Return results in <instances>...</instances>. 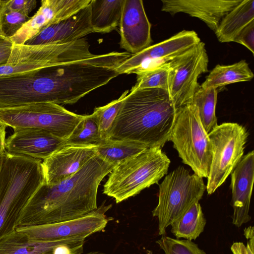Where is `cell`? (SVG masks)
<instances>
[{
	"label": "cell",
	"mask_w": 254,
	"mask_h": 254,
	"mask_svg": "<svg viewBox=\"0 0 254 254\" xmlns=\"http://www.w3.org/2000/svg\"><path fill=\"white\" fill-rule=\"evenodd\" d=\"M42 161L5 150L0 173V239L15 230L22 209L44 182Z\"/></svg>",
	"instance_id": "3957f363"
},
{
	"label": "cell",
	"mask_w": 254,
	"mask_h": 254,
	"mask_svg": "<svg viewBox=\"0 0 254 254\" xmlns=\"http://www.w3.org/2000/svg\"><path fill=\"white\" fill-rule=\"evenodd\" d=\"M124 0H91L90 21L94 33H109L119 26Z\"/></svg>",
	"instance_id": "7402d4cb"
},
{
	"label": "cell",
	"mask_w": 254,
	"mask_h": 254,
	"mask_svg": "<svg viewBox=\"0 0 254 254\" xmlns=\"http://www.w3.org/2000/svg\"><path fill=\"white\" fill-rule=\"evenodd\" d=\"M254 20V0H243L221 20L215 33L222 43L233 42L237 35Z\"/></svg>",
	"instance_id": "44dd1931"
},
{
	"label": "cell",
	"mask_w": 254,
	"mask_h": 254,
	"mask_svg": "<svg viewBox=\"0 0 254 254\" xmlns=\"http://www.w3.org/2000/svg\"><path fill=\"white\" fill-rule=\"evenodd\" d=\"M176 109L166 91L131 89L122 101L108 138L162 148L169 141Z\"/></svg>",
	"instance_id": "7a4b0ae2"
},
{
	"label": "cell",
	"mask_w": 254,
	"mask_h": 254,
	"mask_svg": "<svg viewBox=\"0 0 254 254\" xmlns=\"http://www.w3.org/2000/svg\"><path fill=\"white\" fill-rule=\"evenodd\" d=\"M3 7L13 10L26 15L36 7L37 1L35 0H2Z\"/></svg>",
	"instance_id": "1f68e13d"
},
{
	"label": "cell",
	"mask_w": 254,
	"mask_h": 254,
	"mask_svg": "<svg viewBox=\"0 0 254 254\" xmlns=\"http://www.w3.org/2000/svg\"><path fill=\"white\" fill-rule=\"evenodd\" d=\"M243 0H162L161 10L183 12L202 20L214 33L224 16Z\"/></svg>",
	"instance_id": "d6986e66"
},
{
	"label": "cell",
	"mask_w": 254,
	"mask_h": 254,
	"mask_svg": "<svg viewBox=\"0 0 254 254\" xmlns=\"http://www.w3.org/2000/svg\"><path fill=\"white\" fill-rule=\"evenodd\" d=\"M85 240L39 241L15 230L0 239V254H82Z\"/></svg>",
	"instance_id": "2e32d148"
},
{
	"label": "cell",
	"mask_w": 254,
	"mask_h": 254,
	"mask_svg": "<svg viewBox=\"0 0 254 254\" xmlns=\"http://www.w3.org/2000/svg\"><path fill=\"white\" fill-rule=\"evenodd\" d=\"M30 17L20 12L6 9L2 6L1 3L0 22L3 35L10 38Z\"/></svg>",
	"instance_id": "4dcf8cb0"
},
{
	"label": "cell",
	"mask_w": 254,
	"mask_h": 254,
	"mask_svg": "<svg viewBox=\"0 0 254 254\" xmlns=\"http://www.w3.org/2000/svg\"><path fill=\"white\" fill-rule=\"evenodd\" d=\"M200 42L195 31L183 30L169 39L131 55L117 67V71L120 75L139 74L172 60Z\"/></svg>",
	"instance_id": "7c38bea8"
},
{
	"label": "cell",
	"mask_w": 254,
	"mask_h": 254,
	"mask_svg": "<svg viewBox=\"0 0 254 254\" xmlns=\"http://www.w3.org/2000/svg\"><path fill=\"white\" fill-rule=\"evenodd\" d=\"M5 140V148L11 154L43 160L65 145V139L42 129L19 128Z\"/></svg>",
	"instance_id": "9a60e30c"
},
{
	"label": "cell",
	"mask_w": 254,
	"mask_h": 254,
	"mask_svg": "<svg viewBox=\"0 0 254 254\" xmlns=\"http://www.w3.org/2000/svg\"><path fill=\"white\" fill-rule=\"evenodd\" d=\"M95 56L90 52V44L85 37L65 43L13 44L7 63L0 65V78L30 74Z\"/></svg>",
	"instance_id": "5b68a950"
},
{
	"label": "cell",
	"mask_w": 254,
	"mask_h": 254,
	"mask_svg": "<svg viewBox=\"0 0 254 254\" xmlns=\"http://www.w3.org/2000/svg\"><path fill=\"white\" fill-rule=\"evenodd\" d=\"M254 181V152L242 157L231 173L232 223L237 227L251 219L249 210Z\"/></svg>",
	"instance_id": "ac0fdd59"
},
{
	"label": "cell",
	"mask_w": 254,
	"mask_h": 254,
	"mask_svg": "<svg viewBox=\"0 0 254 254\" xmlns=\"http://www.w3.org/2000/svg\"><path fill=\"white\" fill-rule=\"evenodd\" d=\"M4 153L2 154H0V173L1 172V170L2 164H3V159H4Z\"/></svg>",
	"instance_id": "74e56055"
},
{
	"label": "cell",
	"mask_w": 254,
	"mask_h": 254,
	"mask_svg": "<svg viewBox=\"0 0 254 254\" xmlns=\"http://www.w3.org/2000/svg\"><path fill=\"white\" fill-rule=\"evenodd\" d=\"M95 148L96 155L115 166L140 153L148 147L131 140L107 138Z\"/></svg>",
	"instance_id": "d4e9b609"
},
{
	"label": "cell",
	"mask_w": 254,
	"mask_h": 254,
	"mask_svg": "<svg viewBox=\"0 0 254 254\" xmlns=\"http://www.w3.org/2000/svg\"><path fill=\"white\" fill-rule=\"evenodd\" d=\"M233 42L244 45L254 55V20L237 35Z\"/></svg>",
	"instance_id": "d6a6232c"
},
{
	"label": "cell",
	"mask_w": 254,
	"mask_h": 254,
	"mask_svg": "<svg viewBox=\"0 0 254 254\" xmlns=\"http://www.w3.org/2000/svg\"><path fill=\"white\" fill-rule=\"evenodd\" d=\"M91 0H42L30 18L9 39L13 44H24L45 28L66 19L88 6Z\"/></svg>",
	"instance_id": "4fadbf2b"
},
{
	"label": "cell",
	"mask_w": 254,
	"mask_h": 254,
	"mask_svg": "<svg viewBox=\"0 0 254 254\" xmlns=\"http://www.w3.org/2000/svg\"><path fill=\"white\" fill-rule=\"evenodd\" d=\"M86 254H108L105 253L98 252V251H92L86 253Z\"/></svg>",
	"instance_id": "f35d334b"
},
{
	"label": "cell",
	"mask_w": 254,
	"mask_h": 254,
	"mask_svg": "<svg viewBox=\"0 0 254 254\" xmlns=\"http://www.w3.org/2000/svg\"><path fill=\"white\" fill-rule=\"evenodd\" d=\"M84 116L50 102L0 108V123L6 127L42 129L65 139Z\"/></svg>",
	"instance_id": "ba28073f"
},
{
	"label": "cell",
	"mask_w": 254,
	"mask_h": 254,
	"mask_svg": "<svg viewBox=\"0 0 254 254\" xmlns=\"http://www.w3.org/2000/svg\"><path fill=\"white\" fill-rule=\"evenodd\" d=\"M1 6V0H0V10Z\"/></svg>",
	"instance_id": "60d3db41"
},
{
	"label": "cell",
	"mask_w": 254,
	"mask_h": 254,
	"mask_svg": "<svg viewBox=\"0 0 254 254\" xmlns=\"http://www.w3.org/2000/svg\"><path fill=\"white\" fill-rule=\"evenodd\" d=\"M90 17L89 4L69 18L45 28L24 44L40 45L65 43L84 38L94 33Z\"/></svg>",
	"instance_id": "ffe728a7"
},
{
	"label": "cell",
	"mask_w": 254,
	"mask_h": 254,
	"mask_svg": "<svg viewBox=\"0 0 254 254\" xmlns=\"http://www.w3.org/2000/svg\"><path fill=\"white\" fill-rule=\"evenodd\" d=\"M114 167L96 155L66 179L52 185L44 182L22 209L16 227L70 220L95 210L98 187Z\"/></svg>",
	"instance_id": "6da1fadb"
},
{
	"label": "cell",
	"mask_w": 254,
	"mask_h": 254,
	"mask_svg": "<svg viewBox=\"0 0 254 254\" xmlns=\"http://www.w3.org/2000/svg\"><path fill=\"white\" fill-rule=\"evenodd\" d=\"M168 93L176 109L191 103L200 87L199 75L208 71V57L202 42L168 62Z\"/></svg>",
	"instance_id": "30bf717a"
},
{
	"label": "cell",
	"mask_w": 254,
	"mask_h": 254,
	"mask_svg": "<svg viewBox=\"0 0 254 254\" xmlns=\"http://www.w3.org/2000/svg\"><path fill=\"white\" fill-rule=\"evenodd\" d=\"M2 37H5L3 35V34L2 33V32L1 30V28L0 22V38H2Z\"/></svg>",
	"instance_id": "ab89813d"
},
{
	"label": "cell",
	"mask_w": 254,
	"mask_h": 254,
	"mask_svg": "<svg viewBox=\"0 0 254 254\" xmlns=\"http://www.w3.org/2000/svg\"><path fill=\"white\" fill-rule=\"evenodd\" d=\"M170 67L168 62L137 75L136 82L131 89L160 88L168 92Z\"/></svg>",
	"instance_id": "83f0119b"
},
{
	"label": "cell",
	"mask_w": 254,
	"mask_h": 254,
	"mask_svg": "<svg viewBox=\"0 0 254 254\" xmlns=\"http://www.w3.org/2000/svg\"><path fill=\"white\" fill-rule=\"evenodd\" d=\"M129 91V90H126L119 98L105 106L95 108L93 114L95 118L99 130L103 139L108 138L109 133L121 106L122 101Z\"/></svg>",
	"instance_id": "f1b7e54d"
},
{
	"label": "cell",
	"mask_w": 254,
	"mask_h": 254,
	"mask_svg": "<svg viewBox=\"0 0 254 254\" xmlns=\"http://www.w3.org/2000/svg\"><path fill=\"white\" fill-rule=\"evenodd\" d=\"M206 220L199 201L193 203L171 224V231L180 239L195 240L203 232Z\"/></svg>",
	"instance_id": "cb8c5ba5"
},
{
	"label": "cell",
	"mask_w": 254,
	"mask_h": 254,
	"mask_svg": "<svg viewBox=\"0 0 254 254\" xmlns=\"http://www.w3.org/2000/svg\"><path fill=\"white\" fill-rule=\"evenodd\" d=\"M218 89L200 87L196 91L191 103L196 108L202 126L208 134L217 126L215 109Z\"/></svg>",
	"instance_id": "484cf974"
},
{
	"label": "cell",
	"mask_w": 254,
	"mask_h": 254,
	"mask_svg": "<svg viewBox=\"0 0 254 254\" xmlns=\"http://www.w3.org/2000/svg\"><path fill=\"white\" fill-rule=\"evenodd\" d=\"M244 235L247 239L245 248V254H254V227L250 226L244 230Z\"/></svg>",
	"instance_id": "e575fe53"
},
{
	"label": "cell",
	"mask_w": 254,
	"mask_h": 254,
	"mask_svg": "<svg viewBox=\"0 0 254 254\" xmlns=\"http://www.w3.org/2000/svg\"><path fill=\"white\" fill-rule=\"evenodd\" d=\"M6 127L0 123V154L5 151V144L6 140Z\"/></svg>",
	"instance_id": "d590c367"
},
{
	"label": "cell",
	"mask_w": 254,
	"mask_h": 254,
	"mask_svg": "<svg viewBox=\"0 0 254 254\" xmlns=\"http://www.w3.org/2000/svg\"><path fill=\"white\" fill-rule=\"evenodd\" d=\"M112 204H103L82 217L70 220L32 226L16 227L15 230L39 241H55L75 238L86 239L106 227L110 218L106 212Z\"/></svg>",
	"instance_id": "8fae6325"
},
{
	"label": "cell",
	"mask_w": 254,
	"mask_h": 254,
	"mask_svg": "<svg viewBox=\"0 0 254 254\" xmlns=\"http://www.w3.org/2000/svg\"><path fill=\"white\" fill-rule=\"evenodd\" d=\"M95 147L64 145L42 161L44 182L56 184L72 176L96 155Z\"/></svg>",
	"instance_id": "e0dca14e"
},
{
	"label": "cell",
	"mask_w": 254,
	"mask_h": 254,
	"mask_svg": "<svg viewBox=\"0 0 254 254\" xmlns=\"http://www.w3.org/2000/svg\"><path fill=\"white\" fill-rule=\"evenodd\" d=\"M171 161L159 147H151L115 166L103 186V193L118 203L158 182Z\"/></svg>",
	"instance_id": "277c9868"
},
{
	"label": "cell",
	"mask_w": 254,
	"mask_h": 254,
	"mask_svg": "<svg viewBox=\"0 0 254 254\" xmlns=\"http://www.w3.org/2000/svg\"><path fill=\"white\" fill-rule=\"evenodd\" d=\"M165 254H206L197 244L189 240H180L165 235L156 241Z\"/></svg>",
	"instance_id": "f546056e"
},
{
	"label": "cell",
	"mask_w": 254,
	"mask_h": 254,
	"mask_svg": "<svg viewBox=\"0 0 254 254\" xmlns=\"http://www.w3.org/2000/svg\"><path fill=\"white\" fill-rule=\"evenodd\" d=\"M104 140L92 113L84 115L70 135L65 139V145L96 147Z\"/></svg>",
	"instance_id": "4316f807"
},
{
	"label": "cell",
	"mask_w": 254,
	"mask_h": 254,
	"mask_svg": "<svg viewBox=\"0 0 254 254\" xmlns=\"http://www.w3.org/2000/svg\"><path fill=\"white\" fill-rule=\"evenodd\" d=\"M13 43L7 37L0 38V65L5 64L10 56Z\"/></svg>",
	"instance_id": "836d02e7"
},
{
	"label": "cell",
	"mask_w": 254,
	"mask_h": 254,
	"mask_svg": "<svg viewBox=\"0 0 254 254\" xmlns=\"http://www.w3.org/2000/svg\"><path fill=\"white\" fill-rule=\"evenodd\" d=\"M158 202L152 210L158 220V235L166 229L193 203L199 201L206 190L203 178L179 166L166 175L159 184Z\"/></svg>",
	"instance_id": "52a82bcc"
},
{
	"label": "cell",
	"mask_w": 254,
	"mask_h": 254,
	"mask_svg": "<svg viewBox=\"0 0 254 254\" xmlns=\"http://www.w3.org/2000/svg\"><path fill=\"white\" fill-rule=\"evenodd\" d=\"M120 46L131 55L151 46V24L141 0H124L119 23Z\"/></svg>",
	"instance_id": "5bb4252c"
},
{
	"label": "cell",
	"mask_w": 254,
	"mask_h": 254,
	"mask_svg": "<svg viewBox=\"0 0 254 254\" xmlns=\"http://www.w3.org/2000/svg\"><path fill=\"white\" fill-rule=\"evenodd\" d=\"M254 75L245 60L230 65L217 64L200 85L204 88L224 86L231 83L251 80Z\"/></svg>",
	"instance_id": "603a6c76"
},
{
	"label": "cell",
	"mask_w": 254,
	"mask_h": 254,
	"mask_svg": "<svg viewBox=\"0 0 254 254\" xmlns=\"http://www.w3.org/2000/svg\"><path fill=\"white\" fill-rule=\"evenodd\" d=\"M169 141L173 142L182 162L194 174L208 178L212 158V144L192 104L176 109Z\"/></svg>",
	"instance_id": "8992f818"
},
{
	"label": "cell",
	"mask_w": 254,
	"mask_h": 254,
	"mask_svg": "<svg viewBox=\"0 0 254 254\" xmlns=\"http://www.w3.org/2000/svg\"><path fill=\"white\" fill-rule=\"evenodd\" d=\"M246 246L242 242H235L231 247L233 254H245Z\"/></svg>",
	"instance_id": "8d00e7d4"
},
{
	"label": "cell",
	"mask_w": 254,
	"mask_h": 254,
	"mask_svg": "<svg viewBox=\"0 0 254 254\" xmlns=\"http://www.w3.org/2000/svg\"><path fill=\"white\" fill-rule=\"evenodd\" d=\"M248 136L245 127L234 123L218 125L208 133L212 158L206 186L208 194L214 193L224 183L240 162Z\"/></svg>",
	"instance_id": "9c48e42d"
}]
</instances>
